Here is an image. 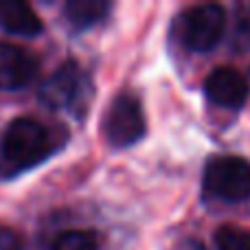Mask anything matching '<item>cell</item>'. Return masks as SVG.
<instances>
[{
  "label": "cell",
  "instance_id": "13",
  "mask_svg": "<svg viewBox=\"0 0 250 250\" xmlns=\"http://www.w3.org/2000/svg\"><path fill=\"white\" fill-rule=\"evenodd\" d=\"M0 250H22V237L9 226H0Z\"/></svg>",
  "mask_w": 250,
  "mask_h": 250
},
{
  "label": "cell",
  "instance_id": "11",
  "mask_svg": "<svg viewBox=\"0 0 250 250\" xmlns=\"http://www.w3.org/2000/svg\"><path fill=\"white\" fill-rule=\"evenodd\" d=\"M51 250H99L90 230H66L55 239Z\"/></svg>",
  "mask_w": 250,
  "mask_h": 250
},
{
  "label": "cell",
  "instance_id": "10",
  "mask_svg": "<svg viewBox=\"0 0 250 250\" xmlns=\"http://www.w3.org/2000/svg\"><path fill=\"white\" fill-rule=\"evenodd\" d=\"M217 250H250V230L242 226H222L215 233Z\"/></svg>",
  "mask_w": 250,
  "mask_h": 250
},
{
  "label": "cell",
  "instance_id": "4",
  "mask_svg": "<svg viewBox=\"0 0 250 250\" xmlns=\"http://www.w3.org/2000/svg\"><path fill=\"white\" fill-rule=\"evenodd\" d=\"M226 26V11L220 4H198L182 16V42L198 53L220 44Z\"/></svg>",
  "mask_w": 250,
  "mask_h": 250
},
{
  "label": "cell",
  "instance_id": "5",
  "mask_svg": "<svg viewBox=\"0 0 250 250\" xmlns=\"http://www.w3.org/2000/svg\"><path fill=\"white\" fill-rule=\"evenodd\" d=\"M83 90V75L75 62H64L40 86V101L53 110H68L77 104Z\"/></svg>",
  "mask_w": 250,
  "mask_h": 250
},
{
  "label": "cell",
  "instance_id": "14",
  "mask_svg": "<svg viewBox=\"0 0 250 250\" xmlns=\"http://www.w3.org/2000/svg\"><path fill=\"white\" fill-rule=\"evenodd\" d=\"M182 250H207V248H204V244L195 242V239H187V242L182 244Z\"/></svg>",
  "mask_w": 250,
  "mask_h": 250
},
{
  "label": "cell",
  "instance_id": "8",
  "mask_svg": "<svg viewBox=\"0 0 250 250\" xmlns=\"http://www.w3.org/2000/svg\"><path fill=\"white\" fill-rule=\"evenodd\" d=\"M0 26L9 33L33 38L42 31V20L33 7L22 0H0Z\"/></svg>",
  "mask_w": 250,
  "mask_h": 250
},
{
  "label": "cell",
  "instance_id": "6",
  "mask_svg": "<svg viewBox=\"0 0 250 250\" xmlns=\"http://www.w3.org/2000/svg\"><path fill=\"white\" fill-rule=\"evenodd\" d=\"M204 92L211 104L220 105V108L237 110L246 104L250 95V83L237 68L222 66V68L211 70L208 77L204 79Z\"/></svg>",
  "mask_w": 250,
  "mask_h": 250
},
{
  "label": "cell",
  "instance_id": "7",
  "mask_svg": "<svg viewBox=\"0 0 250 250\" xmlns=\"http://www.w3.org/2000/svg\"><path fill=\"white\" fill-rule=\"evenodd\" d=\"M38 75V60L26 48L0 42V90H20Z\"/></svg>",
  "mask_w": 250,
  "mask_h": 250
},
{
  "label": "cell",
  "instance_id": "1",
  "mask_svg": "<svg viewBox=\"0 0 250 250\" xmlns=\"http://www.w3.org/2000/svg\"><path fill=\"white\" fill-rule=\"evenodd\" d=\"M53 151L51 129L33 117L13 119L0 141V171L16 176L42 163Z\"/></svg>",
  "mask_w": 250,
  "mask_h": 250
},
{
  "label": "cell",
  "instance_id": "3",
  "mask_svg": "<svg viewBox=\"0 0 250 250\" xmlns=\"http://www.w3.org/2000/svg\"><path fill=\"white\" fill-rule=\"evenodd\" d=\"M147 132L145 114L136 97L119 95L104 117V134L112 147H129Z\"/></svg>",
  "mask_w": 250,
  "mask_h": 250
},
{
  "label": "cell",
  "instance_id": "12",
  "mask_svg": "<svg viewBox=\"0 0 250 250\" xmlns=\"http://www.w3.org/2000/svg\"><path fill=\"white\" fill-rule=\"evenodd\" d=\"M235 46L250 51V4H242L235 20Z\"/></svg>",
  "mask_w": 250,
  "mask_h": 250
},
{
  "label": "cell",
  "instance_id": "2",
  "mask_svg": "<svg viewBox=\"0 0 250 250\" xmlns=\"http://www.w3.org/2000/svg\"><path fill=\"white\" fill-rule=\"evenodd\" d=\"M204 189L229 202L250 198V163L239 156H213L204 167Z\"/></svg>",
  "mask_w": 250,
  "mask_h": 250
},
{
  "label": "cell",
  "instance_id": "9",
  "mask_svg": "<svg viewBox=\"0 0 250 250\" xmlns=\"http://www.w3.org/2000/svg\"><path fill=\"white\" fill-rule=\"evenodd\" d=\"M110 11V2L105 0H68L64 4V16L73 29H90L101 22Z\"/></svg>",
  "mask_w": 250,
  "mask_h": 250
}]
</instances>
